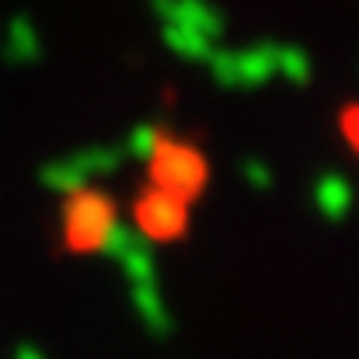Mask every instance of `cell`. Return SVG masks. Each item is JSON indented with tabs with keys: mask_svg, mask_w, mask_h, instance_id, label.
Here are the masks:
<instances>
[{
	"mask_svg": "<svg viewBox=\"0 0 359 359\" xmlns=\"http://www.w3.org/2000/svg\"><path fill=\"white\" fill-rule=\"evenodd\" d=\"M342 140L349 143V150L359 157V102L342 112Z\"/></svg>",
	"mask_w": 359,
	"mask_h": 359,
	"instance_id": "1",
	"label": "cell"
}]
</instances>
